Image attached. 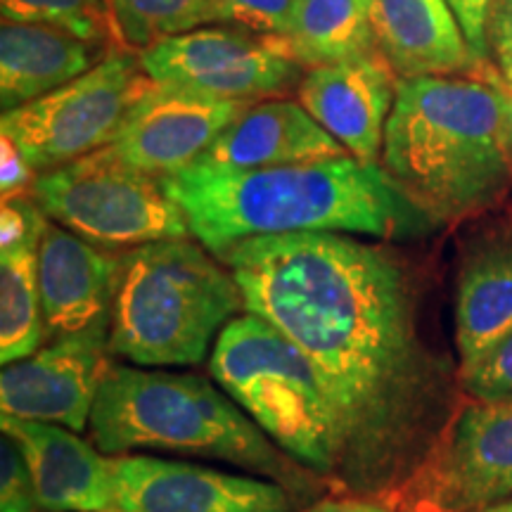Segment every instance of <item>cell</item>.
<instances>
[{
  "label": "cell",
  "mask_w": 512,
  "mask_h": 512,
  "mask_svg": "<svg viewBox=\"0 0 512 512\" xmlns=\"http://www.w3.org/2000/svg\"><path fill=\"white\" fill-rule=\"evenodd\" d=\"M216 259L245 311L316 368L335 413V482L377 501L420 475L446 432L451 370L420 335L399 256L358 235L290 233L235 242Z\"/></svg>",
  "instance_id": "1"
},
{
  "label": "cell",
  "mask_w": 512,
  "mask_h": 512,
  "mask_svg": "<svg viewBox=\"0 0 512 512\" xmlns=\"http://www.w3.org/2000/svg\"><path fill=\"white\" fill-rule=\"evenodd\" d=\"M162 181L183 209L192 238L214 256L235 242L266 235L344 233L406 240L437 226L403 195L382 164L351 155L247 171L192 164Z\"/></svg>",
  "instance_id": "2"
},
{
  "label": "cell",
  "mask_w": 512,
  "mask_h": 512,
  "mask_svg": "<svg viewBox=\"0 0 512 512\" xmlns=\"http://www.w3.org/2000/svg\"><path fill=\"white\" fill-rule=\"evenodd\" d=\"M494 74L401 79L384 128L382 169L437 223L489 209L512 183Z\"/></svg>",
  "instance_id": "3"
},
{
  "label": "cell",
  "mask_w": 512,
  "mask_h": 512,
  "mask_svg": "<svg viewBox=\"0 0 512 512\" xmlns=\"http://www.w3.org/2000/svg\"><path fill=\"white\" fill-rule=\"evenodd\" d=\"M88 430L110 458L159 451L221 460L292 494H316V472L287 456L219 384L195 373L110 366Z\"/></svg>",
  "instance_id": "4"
},
{
  "label": "cell",
  "mask_w": 512,
  "mask_h": 512,
  "mask_svg": "<svg viewBox=\"0 0 512 512\" xmlns=\"http://www.w3.org/2000/svg\"><path fill=\"white\" fill-rule=\"evenodd\" d=\"M245 309L233 273L207 247L162 240L121 256L110 349L138 368L197 366Z\"/></svg>",
  "instance_id": "5"
},
{
  "label": "cell",
  "mask_w": 512,
  "mask_h": 512,
  "mask_svg": "<svg viewBox=\"0 0 512 512\" xmlns=\"http://www.w3.org/2000/svg\"><path fill=\"white\" fill-rule=\"evenodd\" d=\"M209 373L287 456L335 482V413L309 356L290 337L245 311L221 330Z\"/></svg>",
  "instance_id": "6"
},
{
  "label": "cell",
  "mask_w": 512,
  "mask_h": 512,
  "mask_svg": "<svg viewBox=\"0 0 512 512\" xmlns=\"http://www.w3.org/2000/svg\"><path fill=\"white\" fill-rule=\"evenodd\" d=\"M31 197L50 221L98 247L133 249L192 235L162 178L121 162L107 147L38 174Z\"/></svg>",
  "instance_id": "7"
},
{
  "label": "cell",
  "mask_w": 512,
  "mask_h": 512,
  "mask_svg": "<svg viewBox=\"0 0 512 512\" xmlns=\"http://www.w3.org/2000/svg\"><path fill=\"white\" fill-rule=\"evenodd\" d=\"M150 86L140 57L117 48L67 86L3 112L0 131L46 174L110 145Z\"/></svg>",
  "instance_id": "8"
},
{
  "label": "cell",
  "mask_w": 512,
  "mask_h": 512,
  "mask_svg": "<svg viewBox=\"0 0 512 512\" xmlns=\"http://www.w3.org/2000/svg\"><path fill=\"white\" fill-rule=\"evenodd\" d=\"M155 83L235 102H261L297 91L304 67L268 36L211 24L171 36L140 53Z\"/></svg>",
  "instance_id": "9"
},
{
  "label": "cell",
  "mask_w": 512,
  "mask_h": 512,
  "mask_svg": "<svg viewBox=\"0 0 512 512\" xmlns=\"http://www.w3.org/2000/svg\"><path fill=\"white\" fill-rule=\"evenodd\" d=\"M418 477L434 512H484L512 498V399L465 406Z\"/></svg>",
  "instance_id": "10"
},
{
  "label": "cell",
  "mask_w": 512,
  "mask_h": 512,
  "mask_svg": "<svg viewBox=\"0 0 512 512\" xmlns=\"http://www.w3.org/2000/svg\"><path fill=\"white\" fill-rule=\"evenodd\" d=\"M112 325V323H110ZM110 325L50 339L22 361L3 366L0 411L8 418L50 422L81 432L112 363Z\"/></svg>",
  "instance_id": "11"
},
{
  "label": "cell",
  "mask_w": 512,
  "mask_h": 512,
  "mask_svg": "<svg viewBox=\"0 0 512 512\" xmlns=\"http://www.w3.org/2000/svg\"><path fill=\"white\" fill-rule=\"evenodd\" d=\"M249 105L152 81L107 150L150 176H176L200 162Z\"/></svg>",
  "instance_id": "12"
},
{
  "label": "cell",
  "mask_w": 512,
  "mask_h": 512,
  "mask_svg": "<svg viewBox=\"0 0 512 512\" xmlns=\"http://www.w3.org/2000/svg\"><path fill=\"white\" fill-rule=\"evenodd\" d=\"M112 472L119 512H292V491L264 477L133 453Z\"/></svg>",
  "instance_id": "13"
},
{
  "label": "cell",
  "mask_w": 512,
  "mask_h": 512,
  "mask_svg": "<svg viewBox=\"0 0 512 512\" xmlns=\"http://www.w3.org/2000/svg\"><path fill=\"white\" fill-rule=\"evenodd\" d=\"M399 81L387 57L370 53L306 69L297 100L351 157L380 164Z\"/></svg>",
  "instance_id": "14"
},
{
  "label": "cell",
  "mask_w": 512,
  "mask_h": 512,
  "mask_svg": "<svg viewBox=\"0 0 512 512\" xmlns=\"http://www.w3.org/2000/svg\"><path fill=\"white\" fill-rule=\"evenodd\" d=\"M119 264L121 256L102 252L60 223L48 221L38 245V290L48 339L112 323Z\"/></svg>",
  "instance_id": "15"
},
{
  "label": "cell",
  "mask_w": 512,
  "mask_h": 512,
  "mask_svg": "<svg viewBox=\"0 0 512 512\" xmlns=\"http://www.w3.org/2000/svg\"><path fill=\"white\" fill-rule=\"evenodd\" d=\"M0 425L27 458L43 512H119L112 458L98 446L50 422L3 415Z\"/></svg>",
  "instance_id": "16"
},
{
  "label": "cell",
  "mask_w": 512,
  "mask_h": 512,
  "mask_svg": "<svg viewBox=\"0 0 512 512\" xmlns=\"http://www.w3.org/2000/svg\"><path fill=\"white\" fill-rule=\"evenodd\" d=\"M349 152L299 105V100H261L249 105L197 164L214 169H268V166L323 162Z\"/></svg>",
  "instance_id": "17"
},
{
  "label": "cell",
  "mask_w": 512,
  "mask_h": 512,
  "mask_svg": "<svg viewBox=\"0 0 512 512\" xmlns=\"http://www.w3.org/2000/svg\"><path fill=\"white\" fill-rule=\"evenodd\" d=\"M370 24L377 48L401 79L484 69L448 0H375Z\"/></svg>",
  "instance_id": "18"
},
{
  "label": "cell",
  "mask_w": 512,
  "mask_h": 512,
  "mask_svg": "<svg viewBox=\"0 0 512 512\" xmlns=\"http://www.w3.org/2000/svg\"><path fill=\"white\" fill-rule=\"evenodd\" d=\"M117 48L83 41L46 24L12 22L0 27V105L3 112L29 105L67 86Z\"/></svg>",
  "instance_id": "19"
},
{
  "label": "cell",
  "mask_w": 512,
  "mask_h": 512,
  "mask_svg": "<svg viewBox=\"0 0 512 512\" xmlns=\"http://www.w3.org/2000/svg\"><path fill=\"white\" fill-rule=\"evenodd\" d=\"M512 335V233L486 235L465 252L456 287L460 368Z\"/></svg>",
  "instance_id": "20"
},
{
  "label": "cell",
  "mask_w": 512,
  "mask_h": 512,
  "mask_svg": "<svg viewBox=\"0 0 512 512\" xmlns=\"http://www.w3.org/2000/svg\"><path fill=\"white\" fill-rule=\"evenodd\" d=\"M268 38L304 69L380 53L361 0H294L290 34Z\"/></svg>",
  "instance_id": "21"
},
{
  "label": "cell",
  "mask_w": 512,
  "mask_h": 512,
  "mask_svg": "<svg viewBox=\"0 0 512 512\" xmlns=\"http://www.w3.org/2000/svg\"><path fill=\"white\" fill-rule=\"evenodd\" d=\"M38 245L0 252V361L3 366L36 354L46 339L41 290H38Z\"/></svg>",
  "instance_id": "22"
},
{
  "label": "cell",
  "mask_w": 512,
  "mask_h": 512,
  "mask_svg": "<svg viewBox=\"0 0 512 512\" xmlns=\"http://www.w3.org/2000/svg\"><path fill=\"white\" fill-rule=\"evenodd\" d=\"M119 46L145 53L185 31L230 24L226 0H107Z\"/></svg>",
  "instance_id": "23"
},
{
  "label": "cell",
  "mask_w": 512,
  "mask_h": 512,
  "mask_svg": "<svg viewBox=\"0 0 512 512\" xmlns=\"http://www.w3.org/2000/svg\"><path fill=\"white\" fill-rule=\"evenodd\" d=\"M3 19L46 24L83 41L121 48L114 34L107 0H0Z\"/></svg>",
  "instance_id": "24"
},
{
  "label": "cell",
  "mask_w": 512,
  "mask_h": 512,
  "mask_svg": "<svg viewBox=\"0 0 512 512\" xmlns=\"http://www.w3.org/2000/svg\"><path fill=\"white\" fill-rule=\"evenodd\" d=\"M458 382L475 401L512 399V335L491 347L470 366L458 368Z\"/></svg>",
  "instance_id": "25"
},
{
  "label": "cell",
  "mask_w": 512,
  "mask_h": 512,
  "mask_svg": "<svg viewBox=\"0 0 512 512\" xmlns=\"http://www.w3.org/2000/svg\"><path fill=\"white\" fill-rule=\"evenodd\" d=\"M0 512H43L27 458L8 432L0 439Z\"/></svg>",
  "instance_id": "26"
},
{
  "label": "cell",
  "mask_w": 512,
  "mask_h": 512,
  "mask_svg": "<svg viewBox=\"0 0 512 512\" xmlns=\"http://www.w3.org/2000/svg\"><path fill=\"white\" fill-rule=\"evenodd\" d=\"M46 211L34 197L24 195L15 200H3L0 209V252L24 245H38L48 226Z\"/></svg>",
  "instance_id": "27"
},
{
  "label": "cell",
  "mask_w": 512,
  "mask_h": 512,
  "mask_svg": "<svg viewBox=\"0 0 512 512\" xmlns=\"http://www.w3.org/2000/svg\"><path fill=\"white\" fill-rule=\"evenodd\" d=\"M230 24L261 36L285 38L292 29L294 0H226Z\"/></svg>",
  "instance_id": "28"
},
{
  "label": "cell",
  "mask_w": 512,
  "mask_h": 512,
  "mask_svg": "<svg viewBox=\"0 0 512 512\" xmlns=\"http://www.w3.org/2000/svg\"><path fill=\"white\" fill-rule=\"evenodd\" d=\"M486 53L496 67V79L512 91V0H494L486 17Z\"/></svg>",
  "instance_id": "29"
},
{
  "label": "cell",
  "mask_w": 512,
  "mask_h": 512,
  "mask_svg": "<svg viewBox=\"0 0 512 512\" xmlns=\"http://www.w3.org/2000/svg\"><path fill=\"white\" fill-rule=\"evenodd\" d=\"M38 174L34 166L27 162L22 150L12 143V138L0 133V190L3 200H15L34 190Z\"/></svg>",
  "instance_id": "30"
},
{
  "label": "cell",
  "mask_w": 512,
  "mask_h": 512,
  "mask_svg": "<svg viewBox=\"0 0 512 512\" xmlns=\"http://www.w3.org/2000/svg\"><path fill=\"white\" fill-rule=\"evenodd\" d=\"M494 0H448L453 12H456L463 34L475 50L479 60H486V17H489V8Z\"/></svg>",
  "instance_id": "31"
},
{
  "label": "cell",
  "mask_w": 512,
  "mask_h": 512,
  "mask_svg": "<svg viewBox=\"0 0 512 512\" xmlns=\"http://www.w3.org/2000/svg\"><path fill=\"white\" fill-rule=\"evenodd\" d=\"M306 512H422V510H401L394 505L373 501V498H330V501L316 503ZM434 512V510H427Z\"/></svg>",
  "instance_id": "32"
},
{
  "label": "cell",
  "mask_w": 512,
  "mask_h": 512,
  "mask_svg": "<svg viewBox=\"0 0 512 512\" xmlns=\"http://www.w3.org/2000/svg\"><path fill=\"white\" fill-rule=\"evenodd\" d=\"M496 76V74H494ZM498 86H501V81L496 79ZM503 91V138H505V152H508L510 157V164H512V91H508V88L501 86Z\"/></svg>",
  "instance_id": "33"
},
{
  "label": "cell",
  "mask_w": 512,
  "mask_h": 512,
  "mask_svg": "<svg viewBox=\"0 0 512 512\" xmlns=\"http://www.w3.org/2000/svg\"><path fill=\"white\" fill-rule=\"evenodd\" d=\"M484 512H512V498H505V501L491 505V508H486Z\"/></svg>",
  "instance_id": "34"
},
{
  "label": "cell",
  "mask_w": 512,
  "mask_h": 512,
  "mask_svg": "<svg viewBox=\"0 0 512 512\" xmlns=\"http://www.w3.org/2000/svg\"><path fill=\"white\" fill-rule=\"evenodd\" d=\"M373 3H375V0H361V5L368 10V15H370V8H373Z\"/></svg>",
  "instance_id": "35"
}]
</instances>
